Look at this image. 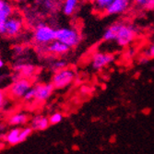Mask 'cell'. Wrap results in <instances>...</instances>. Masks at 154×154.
Here are the masks:
<instances>
[{"instance_id": "9", "label": "cell", "mask_w": 154, "mask_h": 154, "mask_svg": "<svg viewBox=\"0 0 154 154\" xmlns=\"http://www.w3.org/2000/svg\"><path fill=\"white\" fill-rule=\"evenodd\" d=\"M115 60L114 54L103 52H97L92 54L91 58V66L93 70H102Z\"/></svg>"}, {"instance_id": "2", "label": "cell", "mask_w": 154, "mask_h": 154, "mask_svg": "<svg viewBox=\"0 0 154 154\" xmlns=\"http://www.w3.org/2000/svg\"><path fill=\"white\" fill-rule=\"evenodd\" d=\"M55 40L71 49L79 45L81 34L74 27H60L55 29Z\"/></svg>"}, {"instance_id": "13", "label": "cell", "mask_w": 154, "mask_h": 154, "mask_svg": "<svg viewBox=\"0 0 154 154\" xmlns=\"http://www.w3.org/2000/svg\"><path fill=\"white\" fill-rule=\"evenodd\" d=\"M14 70L17 73L16 77L31 79L36 72V67L30 63H19L14 66Z\"/></svg>"}, {"instance_id": "23", "label": "cell", "mask_w": 154, "mask_h": 154, "mask_svg": "<svg viewBox=\"0 0 154 154\" xmlns=\"http://www.w3.org/2000/svg\"><path fill=\"white\" fill-rule=\"evenodd\" d=\"M54 0H44V7L46 9L52 10L54 8Z\"/></svg>"}, {"instance_id": "3", "label": "cell", "mask_w": 154, "mask_h": 154, "mask_svg": "<svg viewBox=\"0 0 154 154\" xmlns=\"http://www.w3.org/2000/svg\"><path fill=\"white\" fill-rule=\"evenodd\" d=\"M32 87V85L31 79L22 77H16L8 88V97L16 101L22 100L24 95Z\"/></svg>"}, {"instance_id": "17", "label": "cell", "mask_w": 154, "mask_h": 154, "mask_svg": "<svg viewBox=\"0 0 154 154\" xmlns=\"http://www.w3.org/2000/svg\"><path fill=\"white\" fill-rule=\"evenodd\" d=\"M94 8L101 12H104L105 9L113 2V0H92Z\"/></svg>"}, {"instance_id": "29", "label": "cell", "mask_w": 154, "mask_h": 154, "mask_svg": "<svg viewBox=\"0 0 154 154\" xmlns=\"http://www.w3.org/2000/svg\"><path fill=\"white\" fill-rule=\"evenodd\" d=\"M10 1H13V0H10Z\"/></svg>"}, {"instance_id": "10", "label": "cell", "mask_w": 154, "mask_h": 154, "mask_svg": "<svg viewBox=\"0 0 154 154\" xmlns=\"http://www.w3.org/2000/svg\"><path fill=\"white\" fill-rule=\"evenodd\" d=\"M15 13V8L10 0H0V35H4L7 20Z\"/></svg>"}, {"instance_id": "1", "label": "cell", "mask_w": 154, "mask_h": 154, "mask_svg": "<svg viewBox=\"0 0 154 154\" xmlns=\"http://www.w3.org/2000/svg\"><path fill=\"white\" fill-rule=\"evenodd\" d=\"M32 40L36 45L45 48L55 40V29L46 23H38L32 32Z\"/></svg>"}, {"instance_id": "6", "label": "cell", "mask_w": 154, "mask_h": 154, "mask_svg": "<svg viewBox=\"0 0 154 154\" xmlns=\"http://www.w3.org/2000/svg\"><path fill=\"white\" fill-rule=\"evenodd\" d=\"M32 132V129L30 127H23L22 128H13L4 134L3 137L6 143L10 146H15L25 141L31 136Z\"/></svg>"}, {"instance_id": "22", "label": "cell", "mask_w": 154, "mask_h": 154, "mask_svg": "<svg viewBox=\"0 0 154 154\" xmlns=\"http://www.w3.org/2000/svg\"><path fill=\"white\" fill-rule=\"evenodd\" d=\"M142 7L146 10H153L154 9V0H146Z\"/></svg>"}, {"instance_id": "15", "label": "cell", "mask_w": 154, "mask_h": 154, "mask_svg": "<svg viewBox=\"0 0 154 154\" xmlns=\"http://www.w3.org/2000/svg\"><path fill=\"white\" fill-rule=\"evenodd\" d=\"M50 125L49 118L43 115H37L30 121V128L32 131H44Z\"/></svg>"}, {"instance_id": "18", "label": "cell", "mask_w": 154, "mask_h": 154, "mask_svg": "<svg viewBox=\"0 0 154 154\" xmlns=\"http://www.w3.org/2000/svg\"><path fill=\"white\" fill-rule=\"evenodd\" d=\"M51 68L53 69V71H57L60 70L62 68H65L67 66V62L64 59H55L54 61H52V63L50 64Z\"/></svg>"}, {"instance_id": "14", "label": "cell", "mask_w": 154, "mask_h": 154, "mask_svg": "<svg viewBox=\"0 0 154 154\" xmlns=\"http://www.w3.org/2000/svg\"><path fill=\"white\" fill-rule=\"evenodd\" d=\"M28 122H29V116L24 112L13 113L7 119L8 125L13 128H20L21 125H25Z\"/></svg>"}, {"instance_id": "16", "label": "cell", "mask_w": 154, "mask_h": 154, "mask_svg": "<svg viewBox=\"0 0 154 154\" xmlns=\"http://www.w3.org/2000/svg\"><path fill=\"white\" fill-rule=\"evenodd\" d=\"M79 0H64L62 5V11L66 16H72L75 13Z\"/></svg>"}, {"instance_id": "12", "label": "cell", "mask_w": 154, "mask_h": 154, "mask_svg": "<svg viewBox=\"0 0 154 154\" xmlns=\"http://www.w3.org/2000/svg\"><path fill=\"white\" fill-rule=\"evenodd\" d=\"M44 49L45 50L46 53L52 55H54V57H64V55L67 54L69 51H70V48L57 40L53 41L52 43L47 45Z\"/></svg>"}, {"instance_id": "24", "label": "cell", "mask_w": 154, "mask_h": 154, "mask_svg": "<svg viewBox=\"0 0 154 154\" xmlns=\"http://www.w3.org/2000/svg\"><path fill=\"white\" fill-rule=\"evenodd\" d=\"M6 129V125L5 123H3L1 120H0V134H2Z\"/></svg>"}, {"instance_id": "5", "label": "cell", "mask_w": 154, "mask_h": 154, "mask_svg": "<svg viewBox=\"0 0 154 154\" xmlns=\"http://www.w3.org/2000/svg\"><path fill=\"white\" fill-rule=\"evenodd\" d=\"M136 35H137V30L133 25L117 22L116 37L115 42L119 46L125 47L131 44L135 40Z\"/></svg>"}, {"instance_id": "28", "label": "cell", "mask_w": 154, "mask_h": 154, "mask_svg": "<svg viewBox=\"0 0 154 154\" xmlns=\"http://www.w3.org/2000/svg\"><path fill=\"white\" fill-rule=\"evenodd\" d=\"M2 118V112H0V120Z\"/></svg>"}, {"instance_id": "11", "label": "cell", "mask_w": 154, "mask_h": 154, "mask_svg": "<svg viewBox=\"0 0 154 154\" xmlns=\"http://www.w3.org/2000/svg\"><path fill=\"white\" fill-rule=\"evenodd\" d=\"M131 4V0H113V2L105 9L104 13L108 16H115L127 11Z\"/></svg>"}, {"instance_id": "27", "label": "cell", "mask_w": 154, "mask_h": 154, "mask_svg": "<svg viewBox=\"0 0 154 154\" xmlns=\"http://www.w3.org/2000/svg\"><path fill=\"white\" fill-rule=\"evenodd\" d=\"M5 66V61L2 57H0V69Z\"/></svg>"}, {"instance_id": "8", "label": "cell", "mask_w": 154, "mask_h": 154, "mask_svg": "<svg viewBox=\"0 0 154 154\" xmlns=\"http://www.w3.org/2000/svg\"><path fill=\"white\" fill-rule=\"evenodd\" d=\"M34 92V101L33 103H45L53 95L54 87L52 83H38L32 86Z\"/></svg>"}, {"instance_id": "21", "label": "cell", "mask_w": 154, "mask_h": 154, "mask_svg": "<svg viewBox=\"0 0 154 154\" xmlns=\"http://www.w3.org/2000/svg\"><path fill=\"white\" fill-rule=\"evenodd\" d=\"M144 55L146 57H148L149 59L154 58V43H152L145 51Z\"/></svg>"}, {"instance_id": "25", "label": "cell", "mask_w": 154, "mask_h": 154, "mask_svg": "<svg viewBox=\"0 0 154 154\" xmlns=\"http://www.w3.org/2000/svg\"><path fill=\"white\" fill-rule=\"evenodd\" d=\"M133 1H134L137 5L141 6V7H142V5L144 4V2L146 1V0H133Z\"/></svg>"}, {"instance_id": "19", "label": "cell", "mask_w": 154, "mask_h": 154, "mask_svg": "<svg viewBox=\"0 0 154 154\" xmlns=\"http://www.w3.org/2000/svg\"><path fill=\"white\" fill-rule=\"evenodd\" d=\"M8 97L7 92L4 90L0 89V112L5 110L6 105L8 103Z\"/></svg>"}, {"instance_id": "20", "label": "cell", "mask_w": 154, "mask_h": 154, "mask_svg": "<svg viewBox=\"0 0 154 154\" xmlns=\"http://www.w3.org/2000/svg\"><path fill=\"white\" fill-rule=\"evenodd\" d=\"M49 122H50V125H57L59 123L62 122L63 120V115L61 113H54L53 115H51L49 117Z\"/></svg>"}, {"instance_id": "4", "label": "cell", "mask_w": 154, "mask_h": 154, "mask_svg": "<svg viewBox=\"0 0 154 154\" xmlns=\"http://www.w3.org/2000/svg\"><path fill=\"white\" fill-rule=\"evenodd\" d=\"M76 79V72L70 67H65L54 71L52 77V84L54 89L63 90L69 87Z\"/></svg>"}, {"instance_id": "26", "label": "cell", "mask_w": 154, "mask_h": 154, "mask_svg": "<svg viewBox=\"0 0 154 154\" xmlns=\"http://www.w3.org/2000/svg\"><path fill=\"white\" fill-rule=\"evenodd\" d=\"M148 61H149V58L146 57L145 55H144V57H143V58L139 59V63H140V64H145V63H147Z\"/></svg>"}, {"instance_id": "7", "label": "cell", "mask_w": 154, "mask_h": 154, "mask_svg": "<svg viewBox=\"0 0 154 154\" xmlns=\"http://www.w3.org/2000/svg\"><path fill=\"white\" fill-rule=\"evenodd\" d=\"M24 26V21L22 17L18 13H14L12 16L7 20L4 29V36L8 38L17 37L21 33Z\"/></svg>"}]
</instances>
